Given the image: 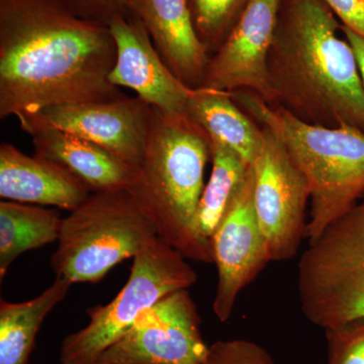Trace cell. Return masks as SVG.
<instances>
[{
	"instance_id": "obj_17",
	"label": "cell",
	"mask_w": 364,
	"mask_h": 364,
	"mask_svg": "<svg viewBox=\"0 0 364 364\" xmlns=\"http://www.w3.org/2000/svg\"><path fill=\"white\" fill-rule=\"evenodd\" d=\"M186 114L202 127L212 142L229 148L252 165L264 142V130L236 104L231 92L193 90Z\"/></svg>"
},
{
	"instance_id": "obj_26",
	"label": "cell",
	"mask_w": 364,
	"mask_h": 364,
	"mask_svg": "<svg viewBox=\"0 0 364 364\" xmlns=\"http://www.w3.org/2000/svg\"><path fill=\"white\" fill-rule=\"evenodd\" d=\"M341 33L344 36L345 39L348 41L352 49L355 53L359 71H360L361 79H363L364 86V38L343 25H341Z\"/></svg>"
},
{
	"instance_id": "obj_7",
	"label": "cell",
	"mask_w": 364,
	"mask_h": 364,
	"mask_svg": "<svg viewBox=\"0 0 364 364\" xmlns=\"http://www.w3.org/2000/svg\"><path fill=\"white\" fill-rule=\"evenodd\" d=\"M133 259L130 277L116 298L88 309V324L62 341L60 364H97L144 311L173 291L188 289L198 280L188 259L158 237Z\"/></svg>"
},
{
	"instance_id": "obj_21",
	"label": "cell",
	"mask_w": 364,
	"mask_h": 364,
	"mask_svg": "<svg viewBox=\"0 0 364 364\" xmlns=\"http://www.w3.org/2000/svg\"><path fill=\"white\" fill-rule=\"evenodd\" d=\"M251 0H188L198 39L213 56L224 44Z\"/></svg>"
},
{
	"instance_id": "obj_9",
	"label": "cell",
	"mask_w": 364,
	"mask_h": 364,
	"mask_svg": "<svg viewBox=\"0 0 364 364\" xmlns=\"http://www.w3.org/2000/svg\"><path fill=\"white\" fill-rule=\"evenodd\" d=\"M208 349L195 301L179 289L144 311L97 364H200Z\"/></svg>"
},
{
	"instance_id": "obj_15",
	"label": "cell",
	"mask_w": 364,
	"mask_h": 364,
	"mask_svg": "<svg viewBox=\"0 0 364 364\" xmlns=\"http://www.w3.org/2000/svg\"><path fill=\"white\" fill-rule=\"evenodd\" d=\"M134 14L174 75L191 90L202 87L210 56L198 39L188 0H136Z\"/></svg>"
},
{
	"instance_id": "obj_6",
	"label": "cell",
	"mask_w": 364,
	"mask_h": 364,
	"mask_svg": "<svg viewBox=\"0 0 364 364\" xmlns=\"http://www.w3.org/2000/svg\"><path fill=\"white\" fill-rule=\"evenodd\" d=\"M298 291L306 320L324 330L364 318V198L309 243Z\"/></svg>"
},
{
	"instance_id": "obj_20",
	"label": "cell",
	"mask_w": 364,
	"mask_h": 364,
	"mask_svg": "<svg viewBox=\"0 0 364 364\" xmlns=\"http://www.w3.org/2000/svg\"><path fill=\"white\" fill-rule=\"evenodd\" d=\"M210 163L212 170L198 208V228L210 242L245 183L251 168V165L233 151L215 142H212Z\"/></svg>"
},
{
	"instance_id": "obj_16",
	"label": "cell",
	"mask_w": 364,
	"mask_h": 364,
	"mask_svg": "<svg viewBox=\"0 0 364 364\" xmlns=\"http://www.w3.org/2000/svg\"><path fill=\"white\" fill-rule=\"evenodd\" d=\"M91 191L58 163L28 156L13 144L0 145V196L28 205L75 210Z\"/></svg>"
},
{
	"instance_id": "obj_8",
	"label": "cell",
	"mask_w": 364,
	"mask_h": 364,
	"mask_svg": "<svg viewBox=\"0 0 364 364\" xmlns=\"http://www.w3.org/2000/svg\"><path fill=\"white\" fill-rule=\"evenodd\" d=\"M252 164L256 217L272 261L293 259L306 237L308 181L279 139L267 127Z\"/></svg>"
},
{
	"instance_id": "obj_10",
	"label": "cell",
	"mask_w": 364,
	"mask_h": 364,
	"mask_svg": "<svg viewBox=\"0 0 364 364\" xmlns=\"http://www.w3.org/2000/svg\"><path fill=\"white\" fill-rule=\"evenodd\" d=\"M253 191L251 165L245 183L210 239L218 272L213 312L222 323L231 318L242 291L272 262L256 217Z\"/></svg>"
},
{
	"instance_id": "obj_25",
	"label": "cell",
	"mask_w": 364,
	"mask_h": 364,
	"mask_svg": "<svg viewBox=\"0 0 364 364\" xmlns=\"http://www.w3.org/2000/svg\"><path fill=\"white\" fill-rule=\"evenodd\" d=\"M342 25L364 38V0H323Z\"/></svg>"
},
{
	"instance_id": "obj_4",
	"label": "cell",
	"mask_w": 364,
	"mask_h": 364,
	"mask_svg": "<svg viewBox=\"0 0 364 364\" xmlns=\"http://www.w3.org/2000/svg\"><path fill=\"white\" fill-rule=\"evenodd\" d=\"M231 95L244 112L275 134L305 176L311 205L306 237L312 243L364 198V131L305 123L250 91Z\"/></svg>"
},
{
	"instance_id": "obj_1",
	"label": "cell",
	"mask_w": 364,
	"mask_h": 364,
	"mask_svg": "<svg viewBox=\"0 0 364 364\" xmlns=\"http://www.w3.org/2000/svg\"><path fill=\"white\" fill-rule=\"evenodd\" d=\"M116 60L109 26L66 0H0V119L122 97L109 79Z\"/></svg>"
},
{
	"instance_id": "obj_3",
	"label": "cell",
	"mask_w": 364,
	"mask_h": 364,
	"mask_svg": "<svg viewBox=\"0 0 364 364\" xmlns=\"http://www.w3.org/2000/svg\"><path fill=\"white\" fill-rule=\"evenodd\" d=\"M212 141L188 114L152 107L143 161L129 193L156 228L158 238L188 260L214 263L200 233L198 208Z\"/></svg>"
},
{
	"instance_id": "obj_19",
	"label": "cell",
	"mask_w": 364,
	"mask_h": 364,
	"mask_svg": "<svg viewBox=\"0 0 364 364\" xmlns=\"http://www.w3.org/2000/svg\"><path fill=\"white\" fill-rule=\"evenodd\" d=\"M63 218L58 210L2 200L0 203V279L21 254L58 241Z\"/></svg>"
},
{
	"instance_id": "obj_18",
	"label": "cell",
	"mask_w": 364,
	"mask_h": 364,
	"mask_svg": "<svg viewBox=\"0 0 364 364\" xmlns=\"http://www.w3.org/2000/svg\"><path fill=\"white\" fill-rule=\"evenodd\" d=\"M71 282L55 277L39 296L21 303L0 301V364H28L43 321L66 298Z\"/></svg>"
},
{
	"instance_id": "obj_11",
	"label": "cell",
	"mask_w": 364,
	"mask_h": 364,
	"mask_svg": "<svg viewBox=\"0 0 364 364\" xmlns=\"http://www.w3.org/2000/svg\"><path fill=\"white\" fill-rule=\"evenodd\" d=\"M151 114L152 107L140 97L122 95L55 105L26 117L87 139L138 169L145 154Z\"/></svg>"
},
{
	"instance_id": "obj_13",
	"label": "cell",
	"mask_w": 364,
	"mask_h": 364,
	"mask_svg": "<svg viewBox=\"0 0 364 364\" xmlns=\"http://www.w3.org/2000/svg\"><path fill=\"white\" fill-rule=\"evenodd\" d=\"M117 46V60L109 79L116 87L135 91L136 97L159 111L186 114L193 90L163 61L138 16H117L109 26Z\"/></svg>"
},
{
	"instance_id": "obj_24",
	"label": "cell",
	"mask_w": 364,
	"mask_h": 364,
	"mask_svg": "<svg viewBox=\"0 0 364 364\" xmlns=\"http://www.w3.org/2000/svg\"><path fill=\"white\" fill-rule=\"evenodd\" d=\"M83 18L109 26L117 16H134L136 0H66Z\"/></svg>"
},
{
	"instance_id": "obj_12",
	"label": "cell",
	"mask_w": 364,
	"mask_h": 364,
	"mask_svg": "<svg viewBox=\"0 0 364 364\" xmlns=\"http://www.w3.org/2000/svg\"><path fill=\"white\" fill-rule=\"evenodd\" d=\"M279 1L251 0L224 44L210 56L202 87L227 92L247 90L273 105L267 57Z\"/></svg>"
},
{
	"instance_id": "obj_5",
	"label": "cell",
	"mask_w": 364,
	"mask_h": 364,
	"mask_svg": "<svg viewBox=\"0 0 364 364\" xmlns=\"http://www.w3.org/2000/svg\"><path fill=\"white\" fill-rule=\"evenodd\" d=\"M157 237L154 224L127 189L95 193L63 218L52 269L72 284H95Z\"/></svg>"
},
{
	"instance_id": "obj_2",
	"label": "cell",
	"mask_w": 364,
	"mask_h": 364,
	"mask_svg": "<svg viewBox=\"0 0 364 364\" xmlns=\"http://www.w3.org/2000/svg\"><path fill=\"white\" fill-rule=\"evenodd\" d=\"M341 23L323 0H280L267 57L272 107L305 123L364 131V86Z\"/></svg>"
},
{
	"instance_id": "obj_23",
	"label": "cell",
	"mask_w": 364,
	"mask_h": 364,
	"mask_svg": "<svg viewBox=\"0 0 364 364\" xmlns=\"http://www.w3.org/2000/svg\"><path fill=\"white\" fill-rule=\"evenodd\" d=\"M200 364H275L267 349L244 339L221 340L208 346Z\"/></svg>"
},
{
	"instance_id": "obj_22",
	"label": "cell",
	"mask_w": 364,
	"mask_h": 364,
	"mask_svg": "<svg viewBox=\"0 0 364 364\" xmlns=\"http://www.w3.org/2000/svg\"><path fill=\"white\" fill-rule=\"evenodd\" d=\"M327 364H364V318L325 330Z\"/></svg>"
},
{
	"instance_id": "obj_14",
	"label": "cell",
	"mask_w": 364,
	"mask_h": 364,
	"mask_svg": "<svg viewBox=\"0 0 364 364\" xmlns=\"http://www.w3.org/2000/svg\"><path fill=\"white\" fill-rule=\"evenodd\" d=\"M18 123L32 138L35 155L58 163L91 193L128 191L136 181V168L87 139L39 123L32 117H23Z\"/></svg>"
}]
</instances>
